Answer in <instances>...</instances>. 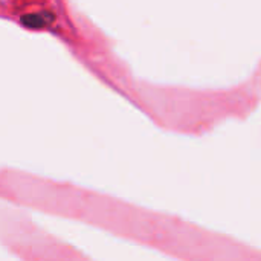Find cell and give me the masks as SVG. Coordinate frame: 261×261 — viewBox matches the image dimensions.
Listing matches in <instances>:
<instances>
[{
	"mask_svg": "<svg viewBox=\"0 0 261 261\" xmlns=\"http://www.w3.org/2000/svg\"><path fill=\"white\" fill-rule=\"evenodd\" d=\"M55 20V15L47 11V9H43V11H34V12H29V14H24L21 17V21L26 24V26H31V28H43V26H49L52 21Z\"/></svg>",
	"mask_w": 261,
	"mask_h": 261,
	"instance_id": "cell-1",
	"label": "cell"
}]
</instances>
